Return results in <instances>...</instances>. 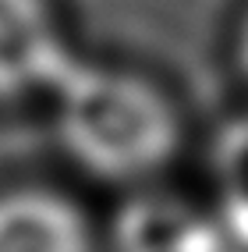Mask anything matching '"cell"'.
Masks as SVG:
<instances>
[{
	"label": "cell",
	"mask_w": 248,
	"mask_h": 252,
	"mask_svg": "<svg viewBox=\"0 0 248 252\" xmlns=\"http://www.w3.org/2000/svg\"><path fill=\"white\" fill-rule=\"evenodd\" d=\"M57 142L92 181L145 189L174 167L185 114L153 75L78 57L50 93Z\"/></svg>",
	"instance_id": "cell-1"
},
{
	"label": "cell",
	"mask_w": 248,
	"mask_h": 252,
	"mask_svg": "<svg viewBox=\"0 0 248 252\" xmlns=\"http://www.w3.org/2000/svg\"><path fill=\"white\" fill-rule=\"evenodd\" d=\"M78 57L54 0H0V103L50 96Z\"/></svg>",
	"instance_id": "cell-2"
},
{
	"label": "cell",
	"mask_w": 248,
	"mask_h": 252,
	"mask_svg": "<svg viewBox=\"0 0 248 252\" xmlns=\"http://www.w3.org/2000/svg\"><path fill=\"white\" fill-rule=\"evenodd\" d=\"M0 252H99L89 210L54 185L0 189Z\"/></svg>",
	"instance_id": "cell-3"
},
{
	"label": "cell",
	"mask_w": 248,
	"mask_h": 252,
	"mask_svg": "<svg viewBox=\"0 0 248 252\" xmlns=\"http://www.w3.org/2000/svg\"><path fill=\"white\" fill-rule=\"evenodd\" d=\"M113 252H223L217 213L170 192H138L117 210Z\"/></svg>",
	"instance_id": "cell-4"
},
{
	"label": "cell",
	"mask_w": 248,
	"mask_h": 252,
	"mask_svg": "<svg viewBox=\"0 0 248 252\" xmlns=\"http://www.w3.org/2000/svg\"><path fill=\"white\" fill-rule=\"evenodd\" d=\"M213 171L220 185V213L248 224V114L223 125L213 149Z\"/></svg>",
	"instance_id": "cell-5"
},
{
	"label": "cell",
	"mask_w": 248,
	"mask_h": 252,
	"mask_svg": "<svg viewBox=\"0 0 248 252\" xmlns=\"http://www.w3.org/2000/svg\"><path fill=\"white\" fill-rule=\"evenodd\" d=\"M230 61H234V75L248 86V7L238 14L234 36H230Z\"/></svg>",
	"instance_id": "cell-6"
}]
</instances>
